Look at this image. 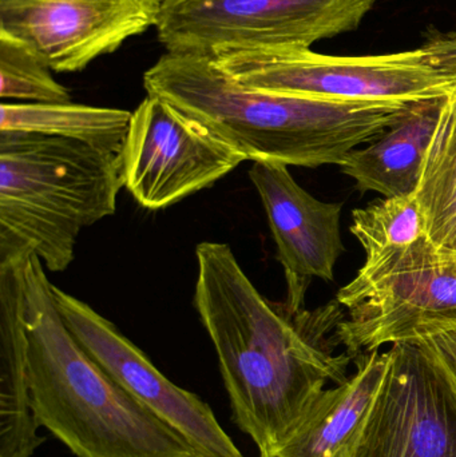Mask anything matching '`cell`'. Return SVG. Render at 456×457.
Returning a JSON list of instances; mask_svg holds the SVG:
<instances>
[{"instance_id": "1", "label": "cell", "mask_w": 456, "mask_h": 457, "mask_svg": "<svg viewBox=\"0 0 456 457\" xmlns=\"http://www.w3.org/2000/svg\"><path fill=\"white\" fill-rule=\"evenodd\" d=\"M198 317L219 357L233 421L260 457H275L302 426L328 383L348 380L350 354H336L347 314L336 300L289 311L268 300L238 263L232 247H195Z\"/></svg>"}, {"instance_id": "2", "label": "cell", "mask_w": 456, "mask_h": 457, "mask_svg": "<svg viewBox=\"0 0 456 457\" xmlns=\"http://www.w3.org/2000/svg\"><path fill=\"white\" fill-rule=\"evenodd\" d=\"M147 96L200 120L246 161L337 165L371 144L411 104L339 101L244 87L211 58L165 53L144 74Z\"/></svg>"}, {"instance_id": "3", "label": "cell", "mask_w": 456, "mask_h": 457, "mask_svg": "<svg viewBox=\"0 0 456 457\" xmlns=\"http://www.w3.org/2000/svg\"><path fill=\"white\" fill-rule=\"evenodd\" d=\"M27 372L37 426L77 457H198L75 340L32 253L23 266Z\"/></svg>"}, {"instance_id": "4", "label": "cell", "mask_w": 456, "mask_h": 457, "mask_svg": "<svg viewBox=\"0 0 456 457\" xmlns=\"http://www.w3.org/2000/svg\"><path fill=\"white\" fill-rule=\"evenodd\" d=\"M122 187L120 154L0 133V262L34 253L48 270H66L80 231L117 212Z\"/></svg>"}, {"instance_id": "5", "label": "cell", "mask_w": 456, "mask_h": 457, "mask_svg": "<svg viewBox=\"0 0 456 457\" xmlns=\"http://www.w3.org/2000/svg\"><path fill=\"white\" fill-rule=\"evenodd\" d=\"M211 61L238 85L253 90L339 101L417 104L446 98L456 74L418 47L375 55H326L308 47L222 51Z\"/></svg>"}, {"instance_id": "6", "label": "cell", "mask_w": 456, "mask_h": 457, "mask_svg": "<svg viewBox=\"0 0 456 457\" xmlns=\"http://www.w3.org/2000/svg\"><path fill=\"white\" fill-rule=\"evenodd\" d=\"M336 301L350 312L337 343L352 360L455 328L456 257L439 254L423 237L377 265L361 266Z\"/></svg>"}, {"instance_id": "7", "label": "cell", "mask_w": 456, "mask_h": 457, "mask_svg": "<svg viewBox=\"0 0 456 457\" xmlns=\"http://www.w3.org/2000/svg\"><path fill=\"white\" fill-rule=\"evenodd\" d=\"M377 0H165L166 53L211 58L244 48L312 47L356 31Z\"/></svg>"}, {"instance_id": "8", "label": "cell", "mask_w": 456, "mask_h": 457, "mask_svg": "<svg viewBox=\"0 0 456 457\" xmlns=\"http://www.w3.org/2000/svg\"><path fill=\"white\" fill-rule=\"evenodd\" d=\"M244 161L211 128L153 96L134 110L120 154L126 189L149 211L206 189Z\"/></svg>"}, {"instance_id": "9", "label": "cell", "mask_w": 456, "mask_h": 457, "mask_svg": "<svg viewBox=\"0 0 456 457\" xmlns=\"http://www.w3.org/2000/svg\"><path fill=\"white\" fill-rule=\"evenodd\" d=\"M64 324L82 348L133 399L181 435L198 457H245L222 429L211 408L154 367L110 320L53 285Z\"/></svg>"}, {"instance_id": "10", "label": "cell", "mask_w": 456, "mask_h": 457, "mask_svg": "<svg viewBox=\"0 0 456 457\" xmlns=\"http://www.w3.org/2000/svg\"><path fill=\"white\" fill-rule=\"evenodd\" d=\"M165 0H0V35L74 74L157 27Z\"/></svg>"}, {"instance_id": "11", "label": "cell", "mask_w": 456, "mask_h": 457, "mask_svg": "<svg viewBox=\"0 0 456 457\" xmlns=\"http://www.w3.org/2000/svg\"><path fill=\"white\" fill-rule=\"evenodd\" d=\"M390 367L353 457H456V392L414 341L391 345Z\"/></svg>"}, {"instance_id": "12", "label": "cell", "mask_w": 456, "mask_h": 457, "mask_svg": "<svg viewBox=\"0 0 456 457\" xmlns=\"http://www.w3.org/2000/svg\"><path fill=\"white\" fill-rule=\"evenodd\" d=\"M249 179L264 206L286 273L288 295L284 303L289 311L304 309L312 278L334 281L335 266L344 254L342 204L311 195L283 163L257 161L249 169Z\"/></svg>"}, {"instance_id": "13", "label": "cell", "mask_w": 456, "mask_h": 457, "mask_svg": "<svg viewBox=\"0 0 456 457\" xmlns=\"http://www.w3.org/2000/svg\"><path fill=\"white\" fill-rule=\"evenodd\" d=\"M347 381L327 389L275 457H353L390 367V352L355 360Z\"/></svg>"}, {"instance_id": "14", "label": "cell", "mask_w": 456, "mask_h": 457, "mask_svg": "<svg viewBox=\"0 0 456 457\" xmlns=\"http://www.w3.org/2000/svg\"><path fill=\"white\" fill-rule=\"evenodd\" d=\"M27 258L0 262V457H32L45 443L37 435L27 372L23 314Z\"/></svg>"}, {"instance_id": "15", "label": "cell", "mask_w": 456, "mask_h": 457, "mask_svg": "<svg viewBox=\"0 0 456 457\" xmlns=\"http://www.w3.org/2000/svg\"><path fill=\"white\" fill-rule=\"evenodd\" d=\"M446 98L410 104L369 146L352 150L340 163V170L355 181L363 195L375 192L398 197L417 193Z\"/></svg>"}, {"instance_id": "16", "label": "cell", "mask_w": 456, "mask_h": 457, "mask_svg": "<svg viewBox=\"0 0 456 457\" xmlns=\"http://www.w3.org/2000/svg\"><path fill=\"white\" fill-rule=\"evenodd\" d=\"M0 114V133L56 137L120 155L133 117L128 110L72 102H2Z\"/></svg>"}, {"instance_id": "17", "label": "cell", "mask_w": 456, "mask_h": 457, "mask_svg": "<svg viewBox=\"0 0 456 457\" xmlns=\"http://www.w3.org/2000/svg\"><path fill=\"white\" fill-rule=\"evenodd\" d=\"M427 237L441 255L456 253V90L444 99L417 190Z\"/></svg>"}, {"instance_id": "18", "label": "cell", "mask_w": 456, "mask_h": 457, "mask_svg": "<svg viewBox=\"0 0 456 457\" xmlns=\"http://www.w3.org/2000/svg\"><path fill=\"white\" fill-rule=\"evenodd\" d=\"M351 233L366 253L363 268L380 261L427 237L426 220L417 193L372 201L366 208L352 212Z\"/></svg>"}, {"instance_id": "19", "label": "cell", "mask_w": 456, "mask_h": 457, "mask_svg": "<svg viewBox=\"0 0 456 457\" xmlns=\"http://www.w3.org/2000/svg\"><path fill=\"white\" fill-rule=\"evenodd\" d=\"M53 72V70L29 47L12 37L0 35L2 102H71V94L54 78Z\"/></svg>"}, {"instance_id": "20", "label": "cell", "mask_w": 456, "mask_h": 457, "mask_svg": "<svg viewBox=\"0 0 456 457\" xmlns=\"http://www.w3.org/2000/svg\"><path fill=\"white\" fill-rule=\"evenodd\" d=\"M446 375L456 392V327L415 340Z\"/></svg>"}, {"instance_id": "21", "label": "cell", "mask_w": 456, "mask_h": 457, "mask_svg": "<svg viewBox=\"0 0 456 457\" xmlns=\"http://www.w3.org/2000/svg\"><path fill=\"white\" fill-rule=\"evenodd\" d=\"M419 47L427 53L436 66L456 74V29L444 31L438 27L428 26L422 32Z\"/></svg>"}, {"instance_id": "22", "label": "cell", "mask_w": 456, "mask_h": 457, "mask_svg": "<svg viewBox=\"0 0 456 457\" xmlns=\"http://www.w3.org/2000/svg\"><path fill=\"white\" fill-rule=\"evenodd\" d=\"M444 257H456V253L454 255H444Z\"/></svg>"}]
</instances>
